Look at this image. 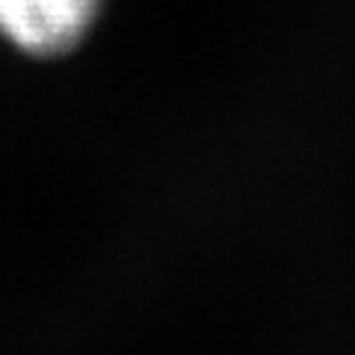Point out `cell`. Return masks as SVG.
<instances>
[{
  "mask_svg": "<svg viewBox=\"0 0 355 355\" xmlns=\"http://www.w3.org/2000/svg\"><path fill=\"white\" fill-rule=\"evenodd\" d=\"M101 0H0V36L39 57L65 53L95 24Z\"/></svg>",
  "mask_w": 355,
  "mask_h": 355,
  "instance_id": "1",
  "label": "cell"
}]
</instances>
